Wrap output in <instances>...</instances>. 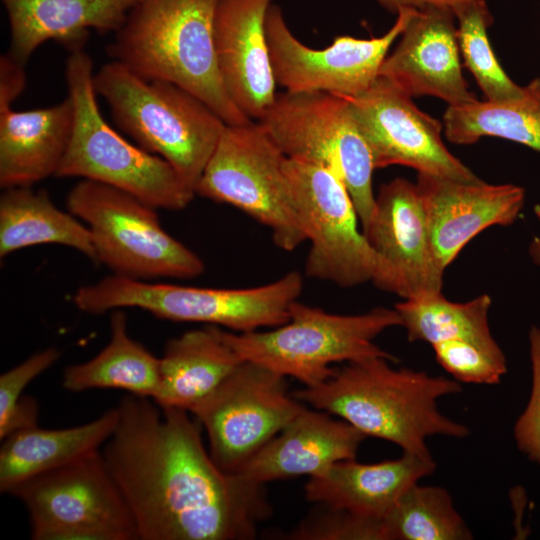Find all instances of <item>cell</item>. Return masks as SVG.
Listing matches in <instances>:
<instances>
[{
  "label": "cell",
  "instance_id": "cell-10",
  "mask_svg": "<svg viewBox=\"0 0 540 540\" xmlns=\"http://www.w3.org/2000/svg\"><path fill=\"white\" fill-rule=\"evenodd\" d=\"M287 158L319 165L348 189L361 229L375 205L369 146L347 98L327 92H284L258 120Z\"/></svg>",
  "mask_w": 540,
  "mask_h": 540
},
{
  "label": "cell",
  "instance_id": "cell-14",
  "mask_svg": "<svg viewBox=\"0 0 540 540\" xmlns=\"http://www.w3.org/2000/svg\"><path fill=\"white\" fill-rule=\"evenodd\" d=\"M416 9H401L390 29L369 39L339 35L323 49L300 42L283 12L272 4L265 22L270 62L276 84L285 92H327L355 97L379 76L392 44L400 37Z\"/></svg>",
  "mask_w": 540,
  "mask_h": 540
},
{
  "label": "cell",
  "instance_id": "cell-1",
  "mask_svg": "<svg viewBox=\"0 0 540 540\" xmlns=\"http://www.w3.org/2000/svg\"><path fill=\"white\" fill-rule=\"evenodd\" d=\"M101 452L141 540H248L272 513L264 485L226 473L189 412L128 394Z\"/></svg>",
  "mask_w": 540,
  "mask_h": 540
},
{
  "label": "cell",
  "instance_id": "cell-38",
  "mask_svg": "<svg viewBox=\"0 0 540 540\" xmlns=\"http://www.w3.org/2000/svg\"><path fill=\"white\" fill-rule=\"evenodd\" d=\"M381 8L389 13L397 14L401 9H422L425 7L452 8L465 0H374Z\"/></svg>",
  "mask_w": 540,
  "mask_h": 540
},
{
  "label": "cell",
  "instance_id": "cell-13",
  "mask_svg": "<svg viewBox=\"0 0 540 540\" xmlns=\"http://www.w3.org/2000/svg\"><path fill=\"white\" fill-rule=\"evenodd\" d=\"M305 407L285 376L244 360L189 413L205 430L215 464L238 473Z\"/></svg>",
  "mask_w": 540,
  "mask_h": 540
},
{
  "label": "cell",
  "instance_id": "cell-5",
  "mask_svg": "<svg viewBox=\"0 0 540 540\" xmlns=\"http://www.w3.org/2000/svg\"><path fill=\"white\" fill-rule=\"evenodd\" d=\"M93 78L91 57L84 50L70 53L65 80L75 119L55 177L97 181L156 209H184L196 196L194 190L165 159L132 144L105 121Z\"/></svg>",
  "mask_w": 540,
  "mask_h": 540
},
{
  "label": "cell",
  "instance_id": "cell-23",
  "mask_svg": "<svg viewBox=\"0 0 540 540\" xmlns=\"http://www.w3.org/2000/svg\"><path fill=\"white\" fill-rule=\"evenodd\" d=\"M74 104L60 103L26 111L0 108V186H32L55 176L68 148Z\"/></svg>",
  "mask_w": 540,
  "mask_h": 540
},
{
  "label": "cell",
  "instance_id": "cell-33",
  "mask_svg": "<svg viewBox=\"0 0 540 540\" xmlns=\"http://www.w3.org/2000/svg\"><path fill=\"white\" fill-rule=\"evenodd\" d=\"M436 360L455 380L463 383L499 384L507 372L502 349L452 339L432 345Z\"/></svg>",
  "mask_w": 540,
  "mask_h": 540
},
{
  "label": "cell",
  "instance_id": "cell-11",
  "mask_svg": "<svg viewBox=\"0 0 540 540\" xmlns=\"http://www.w3.org/2000/svg\"><path fill=\"white\" fill-rule=\"evenodd\" d=\"M285 159L259 121L226 125L195 195L242 210L271 230L277 247L293 251L307 239L284 171Z\"/></svg>",
  "mask_w": 540,
  "mask_h": 540
},
{
  "label": "cell",
  "instance_id": "cell-39",
  "mask_svg": "<svg viewBox=\"0 0 540 540\" xmlns=\"http://www.w3.org/2000/svg\"><path fill=\"white\" fill-rule=\"evenodd\" d=\"M534 214L540 221V202L537 203L534 208ZM528 253L532 262L540 268V237L535 236L530 241L528 246Z\"/></svg>",
  "mask_w": 540,
  "mask_h": 540
},
{
  "label": "cell",
  "instance_id": "cell-24",
  "mask_svg": "<svg viewBox=\"0 0 540 540\" xmlns=\"http://www.w3.org/2000/svg\"><path fill=\"white\" fill-rule=\"evenodd\" d=\"M244 360L224 329L206 325L170 339L160 357V384L153 401L188 412L215 390Z\"/></svg>",
  "mask_w": 540,
  "mask_h": 540
},
{
  "label": "cell",
  "instance_id": "cell-25",
  "mask_svg": "<svg viewBox=\"0 0 540 540\" xmlns=\"http://www.w3.org/2000/svg\"><path fill=\"white\" fill-rule=\"evenodd\" d=\"M117 422L118 409L114 407L78 426L42 429L37 425L10 434L0 449V491L9 494L30 478L101 449Z\"/></svg>",
  "mask_w": 540,
  "mask_h": 540
},
{
  "label": "cell",
  "instance_id": "cell-21",
  "mask_svg": "<svg viewBox=\"0 0 540 540\" xmlns=\"http://www.w3.org/2000/svg\"><path fill=\"white\" fill-rule=\"evenodd\" d=\"M10 27L7 54L24 65L34 51L54 41L69 53L84 50L90 30L116 33L142 0H1Z\"/></svg>",
  "mask_w": 540,
  "mask_h": 540
},
{
  "label": "cell",
  "instance_id": "cell-4",
  "mask_svg": "<svg viewBox=\"0 0 540 540\" xmlns=\"http://www.w3.org/2000/svg\"><path fill=\"white\" fill-rule=\"evenodd\" d=\"M114 124L165 159L194 190L226 127L203 101L166 81L146 80L110 61L94 73Z\"/></svg>",
  "mask_w": 540,
  "mask_h": 540
},
{
  "label": "cell",
  "instance_id": "cell-9",
  "mask_svg": "<svg viewBox=\"0 0 540 540\" xmlns=\"http://www.w3.org/2000/svg\"><path fill=\"white\" fill-rule=\"evenodd\" d=\"M284 171L311 244L305 274L343 288L372 282L391 293L389 271L359 229V216L345 184L324 167L287 157Z\"/></svg>",
  "mask_w": 540,
  "mask_h": 540
},
{
  "label": "cell",
  "instance_id": "cell-3",
  "mask_svg": "<svg viewBox=\"0 0 540 540\" xmlns=\"http://www.w3.org/2000/svg\"><path fill=\"white\" fill-rule=\"evenodd\" d=\"M219 0H142L106 53L146 80L175 84L227 125L252 121L230 98L218 65L214 19Z\"/></svg>",
  "mask_w": 540,
  "mask_h": 540
},
{
  "label": "cell",
  "instance_id": "cell-26",
  "mask_svg": "<svg viewBox=\"0 0 540 540\" xmlns=\"http://www.w3.org/2000/svg\"><path fill=\"white\" fill-rule=\"evenodd\" d=\"M0 197V257L40 244L71 247L97 262L89 228L60 210L45 190L31 186L3 189Z\"/></svg>",
  "mask_w": 540,
  "mask_h": 540
},
{
  "label": "cell",
  "instance_id": "cell-6",
  "mask_svg": "<svg viewBox=\"0 0 540 540\" xmlns=\"http://www.w3.org/2000/svg\"><path fill=\"white\" fill-rule=\"evenodd\" d=\"M303 284L298 271H290L266 285L240 289L148 282L113 274L79 288L73 303L89 314L139 308L160 319L205 323L247 333L286 323Z\"/></svg>",
  "mask_w": 540,
  "mask_h": 540
},
{
  "label": "cell",
  "instance_id": "cell-18",
  "mask_svg": "<svg viewBox=\"0 0 540 540\" xmlns=\"http://www.w3.org/2000/svg\"><path fill=\"white\" fill-rule=\"evenodd\" d=\"M415 184L443 270L480 232L513 224L525 203V189L515 184L463 182L425 173H418Z\"/></svg>",
  "mask_w": 540,
  "mask_h": 540
},
{
  "label": "cell",
  "instance_id": "cell-27",
  "mask_svg": "<svg viewBox=\"0 0 540 540\" xmlns=\"http://www.w3.org/2000/svg\"><path fill=\"white\" fill-rule=\"evenodd\" d=\"M159 384L160 358L130 337L122 309L112 311L108 344L92 359L67 366L62 377L70 392L111 388L152 400Z\"/></svg>",
  "mask_w": 540,
  "mask_h": 540
},
{
  "label": "cell",
  "instance_id": "cell-29",
  "mask_svg": "<svg viewBox=\"0 0 540 540\" xmlns=\"http://www.w3.org/2000/svg\"><path fill=\"white\" fill-rule=\"evenodd\" d=\"M491 297L482 294L457 303L442 292L404 299L394 309L400 315L409 342L423 341L431 346L446 340L461 339L489 348L500 346L489 326Z\"/></svg>",
  "mask_w": 540,
  "mask_h": 540
},
{
  "label": "cell",
  "instance_id": "cell-16",
  "mask_svg": "<svg viewBox=\"0 0 540 540\" xmlns=\"http://www.w3.org/2000/svg\"><path fill=\"white\" fill-rule=\"evenodd\" d=\"M362 231L389 271L391 293L410 299L442 291L445 270L434 255L415 183L397 177L382 184Z\"/></svg>",
  "mask_w": 540,
  "mask_h": 540
},
{
  "label": "cell",
  "instance_id": "cell-17",
  "mask_svg": "<svg viewBox=\"0 0 540 540\" xmlns=\"http://www.w3.org/2000/svg\"><path fill=\"white\" fill-rule=\"evenodd\" d=\"M379 76L408 96H433L447 106L476 100L462 72L457 25L449 7L416 9Z\"/></svg>",
  "mask_w": 540,
  "mask_h": 540
},
{
  "label": "cell",
  "instance_id": "cell-31",
  "mask_svg": "<svg viewBox=\"0 0 540 540\" xmlns=\"http://www.w3.org/2000/svg\"><path fill=\"white\" fill-rule=\"evenodd\" d=\"M457 23L462 64L491 102H505L522 96L524 86L516 84L500 65L489 41L488 29L494 18L485 0H465L451 8Z\"/></svg>",
  "mask_w": 540,
  "mask_h": 540
},
{
  "label": "cell",
  "instance_id": "cell-30",
  "mask_svg": "<svg viewBox=\"0 0 540 540\" xmlns=\"http://www.w3.org/2000/svg\"><path fill=\"white\" fill-rule=\"evenodd\" d=\"M389 540H470L473 535L438 486L412 485L384 518Z\"/></svg>",
  "mask_w": 540,
  "mask_h": 540
},
{
  "label": "cell",
  "instance_id": "cell-37",
  "mask_svg": "<svg viewBox=\"0 0 540 540\" xmlns=\"http://www.w3.org/2000/svg\"><path fill=\"white\" fill-rule=\"evenodd\" d=\"M37 420V401L30 396L23 395L8 419L0 424V439L3 440L14 432L37 426Z\"/></svg>",
  "mask_w": 540,
  "mask_h": 540
},
{
  "label": "cell",
  "instance_id": "cell-20",
  "mask_svg": "<svg viewBox=\"0 0 540 540\" xmlns=\"http://www.w3.org/2000/svg\"><path fill=\"white\" fill-rule=\"evenodd\" d=\"M366 436L348 422L307 406L238 472L263 484L317 476L333 464L355 459Z\"/></svg>",
  "mask_w": 540,
  "mask_h": 540
},
{
  "label": "cell",
  "instance_id": "cell-36",
  "mask_svg": "<svg viewBox=\"0 0 540 540\" xmlns=\"http://www.w3.org/2000/svg\"><path fill=\"white\" fill-rule=\"evenodd\" d=\"M26 84L24 65L7 53L0 57V108L12 107Z\"/></svg>",
  "mask_w": 540,
  "mask_h": 540
},
{
  "label": "cell",
  "instance_id": "cell-15",
  "mask_svg": "<svg viewBox=\"0 0 540 540\" xmlns=\"http://www.w3.org/2000/svg\"><path fill=\"white\" fill-rule=\"evenodd\" d=\"M345 98L375 169L400 165L457 181H481L444 144L443 122L420 110L386 78L378 76L363 93Z\"/></svg>",
  "mask_w": 540,
  "mask_h": 540
},
{
  "label": "cell",
  "instance_id": "cell-19",
  "mask_svg": "<svg viewBox=\"0 0 540 540\" xmlns=\"http://www.w3.org/2000/svg\"><path fill=\"white\" fill-rule=\"evenodd\" d=\"M272 0H219L214 19L220 73L234 104L260 120L274 103V78L265 22Z\"/></svg>",
  "mask_w": 540,
  "mask_h": 540
},
{
  "label": "cell",
  "instance_id": "cell-12",
  "mask_svg": "<svg viewBox=\"0 0 540 540\" xmlns=\"http://www.w3.org/2000/svg\"><path fill=\"white\" fill-rule=\"evenodd\" d=\"M9 494L27 509L34 540L139 539L101 449L30 478Z\"/></svg>",
  "mask_w": 540,
  "mask_h": 540
},
{
  "label": "cell",
  "instance_id": "cell-8",
  "mask_svg": "<svg viewBox=\"0 0 540 540\" xmlns=\"http://www.w3.org/2000/svg\"><path fill=\"white\" fill-rule=\"evenodd\" d=\"M66 205L89 228L97 262L115 275L191 279L205 270L196 253L164 230L156 208L125 191L82 179L68 192Z\"/></svg>",
  "mask_w": 540,
  "mask_h": 540
},
{
  "label": "cell",
  "instance_id": "cell-7",
  "mask_svg": "<svg viewBox=\"0 0 540 540\" xmlns=\"http://www.w3.org/2000/svg\"><path fill=\"white\" fill-rule=\"evenodd\" d=\"M396 326H402V320L395 309L376 307L362 314L340 315L297 300L290 308L289 320L280 326L247 333L224 330V335L242 360L310 387L331 376L333 363L370 356L398 362L374 343L378 335Z\"/></svg>",
  "mask_w": 540,
  "mask_h": 540
},
{
  "label": "cell",
  "instance_id": "cell-2",
  "mask_svg": "<svg viewBox=\"0 0 540 540\" xmlns=\"http://www.w3.org/2000/svg\"><path fill=\"white\" fill-rule=\"evenodd\" d=\"M384 356L346 362L325 381L292 392L312 408L348 422L366 437L398 445L403 452L432 456L433 435L464 438L469 429L443 415L437 399L462 391L460 382L424 371L394 369ZM394 363V362H393Z\"/></svg>",
  "mask_w": 540,
  "mask_h": 540
},
{
  "label": "cell",
  "instance_id": "cell-22",
  "mask_svg": "<svg viewBox=\"0 0 540 540\" xmlns=\"http://www.w3.org/2000/svg\"><path fill=\"white\" fill-rule=\"evenodd\" d=\"M435 468L432 456L408 452L398 459L372 464L343 460L309 478L305 497L311 503L384 519L400 497Z\"/></svg>",
  "mask_w": 540,
  "mask_h": 540
},
{
  "label": "cell",
  "instance_id": "cell-28",
  "mask_svg": "<svg viewBox=\"0 0 540 540\" xmlns=\"http://www.w3.org/2000/svg\"><path fill=\"white\" fill-rule=\"evenodd\" d=\"M443 130L453 144L470 145L483 137H497L540 153V77L524 86L522 96L510 101L476 99L447 106Z\"/></svg>",
  "mask_w": 540,
  "mask_h": 540
},
{
  "label": "cell",
  "instance_id": "cell-35",
  "mask_svg": "<svg viewBox=\"0 0 540 540\" xmlns=\"http://www.w3.org/2000/svg\"><path fill=\"white\" fill-rule=\"evenodd\" d=\"M60 357L54 347L39 351L0 376V424H3L18 405L26 386L50 368Z\"/></svg>",
  "mask_w": 540,
  "mask_h": 540
},
{
  "label": "cell",
  "instance_id": "cell-32",
  "mask_svg": "<svg viewBox=\"0 0 540 540\" xmlns=\"http://www.w3.org/2000/svg\"><path fill=\"white\" fill-rule=\"evenodd\" d=\"M313 508L286 534L291 540H389L384 519L325 503Z\"/></svg>",
  "mask_w": 540,
  "mask_h": 540
},
{
  "label": "cell",
  "instance_id": "cell-34",
  "mask_svg": "<svg viewBox=\"0 0 540 540\" xmlns=\"http://www.w3.org/2000/svg\"><path fill=\"white\" fill-rule=\"evenodd\" d=\"M532 385L528 403L515 422L513 434L518 449L540 464V327L529 330Z\"/></svg>",
  "mask_w": 540,
  "mask_h": 540
}]
</instances>
